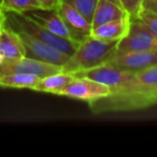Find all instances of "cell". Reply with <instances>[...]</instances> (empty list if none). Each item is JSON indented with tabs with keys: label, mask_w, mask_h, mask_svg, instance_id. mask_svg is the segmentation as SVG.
<instances>
[{
	"label": "cell",
	"mask_w": 157,
	"mask_h": 157,
	"mask_svg": "<svg viewBox=\"0 0 157 157\" xmlns=\"http://www.w3.org/2000/svg\"><path fill=\"white\" fill-rule=\"evenodd\" d=\"M23 14H26L27 16L33 18V21H36L40 25H42L46 29H48L50 31H52L53 33L59 36V37H63L66 38V39H70L78 42H82L86 38L84 36L72 30L66 24L65 21L61 18V16L57 13L56 10H53V11L43 10V9L31 10V11H28Z\"/></svg>",
	"instance_id": "7"
},
{
	"label": "cell",
	"mask_w": 157,
	"mask_h": 157,
	"mask_svg": "<svg viewBox=\"0 0 157 157\" xmlns=\"http://www.w3.org/2000/svg\"><path fill=\"white\" fill-rule=\"evenodd\" d=\"M107 63L124 71L138 73L157 66V50L114 54Z\"/></svg>",
	"instance_id": "8"
},
{
	"label": "cell",
	"mask_w": 157,
	"mask_h": 157,
	"mask_svg": "<svg viewBox=\"0 0 157 157\" xmlns=\"http://www.w3.org/2000/svg\"><path fill=\"white\" fill-rule=\"evenodd\" d=\"M118 41H105L87 36L63 67V71L78 73L107 63L116 52Z\"/></svg>",
	"instance_id": "1"
},
{
	"label": "cell",
	"mask_w": 157,
	"mask_h": 157,
	"mask_svg": "<svg viewBox=\"0 0 157 157\" xmlns=\"http://www.w3.org/2000/svg\"><path fill=\"white\" fill-rule=\"evenodd\" d=\"M118 2L130 17H137L142 9L143 0H118Z\"/></svg>",
	"instance_id": "19"
},
{
	"label": "cell",
	"mask_w": 157,
	"mask_h": 157,
	"mask_svg": "<svg viewBox=\"0 0 157 157\" xmlns=\"http://www.w3.org/2000/svg\"><path fill=\"white\" fill-rule=\"evenodd\" d=\"M111 2H114V3H116V5H118V6H121L120 5V2H118V0H110Z\"/></svg>",
	"instance_id": "24"
},
{
	"label": "cell",
	"mask_w": 157,
	"mask_h": 157,
	"mask_svg": "<svg viewBox=\"0 0 157 157\" xmlns=\"http://www.w3.org/2000/svg\"><path fill=\"white\" fill-rule=\"evenodd\" d=\"M74 78H75V75L71 72H57V73L51 74V75H48L43 78H40L39 82L33 88V90L57 95V93L63 90Z\"/></svg>",
	"instance_id": "13"
},
{
	"label": "cell",
	"mask_w": 157,
	"mask_h": 157,
	"mask_svg": "<svg viewBox=\"0 0 157 157\" xmlns=\"http://www.w3.org/2000/svg\"><path fill=\"white\" fill-rule=\"evenodd\" d=\"M0 8L5 12L26 13L31 10L42 9L37 0H0Z\"/></svg>",
	"instance_id": "16"
},
{
	"label": "cell",
	"mask_w": 157,
	"mask_h": 157,
	"mask_svg": "<svg viewBox=\"0 0 157 157\" xmlns=\"http://www.w3.org/2000/svg\"><path fill=\"white\" fill-rule=\"evenodd\" d=\"M6 21L7 23L15 29L16 31H24L45 43L50 44L51 46L66 53L69 56L74 54L76 48H78L81 42L73 41V40L66 39L53 33L45 27L40 25L33 18L23 13H14V12H5Z\"/></svg>",
	"instance_id": "2"
},
{
	"label": "cell",
	"mask_w": 157,
	"mask_h": 157,
	"mask_svg": "<svg viewBox=\"0 0 157 157\" xmlns=\"http://www.w3.org/2000/svg\"><path fill=\"white\" fill-rule=\"evenodd\" d=\"M110 94L111 90L105 84L87 76H75L63 90L57 93V96L68 97L90 103L109 96Z\"/></svg>",
	"instance_id": "4"
},
{
	"label": "cell",
	"mask_w": 157,
	"mask_h": 157,
	"mask_svg": "<svg viewBox=\"0 0 157 157\" xmlns=\"http://www.w3.org/2000/svg\"><path fill=\"white\" fill-rule=\"evenodd\" d=\"M40 78L33 74L8 73L0 74V87L16 88V90H31L39 82Z\"/></svg>",
	"instance_id": "14"
},
{
	"label": "cell",
	"mask_w": 157,
	"mask_h": 157,
	"mask_svg": "<svg viewBox=\"0 0 157 157\" xmlns=\"http://www.w3.org/2000/svg\"><path fill=\"white\" fill-rule=\"evenodd\" d=\"M82 14L90 23L93 22L98 0H63Z\"/></svg>",
	"instance_id": "17"
},
{
	"label": "cell",
	"mask_w": 157,
	"mask_h": 157,
	"mask_svg": "<svg viewBox=\"0 0 157 157\" xmlns=\"http://www.w3.org/2000/svg\"><path fill=\"white\" fill-rule=\"evenodd\" d=\"M37 1L43 10L53 11V10H57L63 0H37Z\"/></svg>",
	"instance_id": "20"
},
{
	"label": "cell",
	"mask_w": 157,
	"mask_h": 157,
	"mask_svg": "<svg viewBox=\"0 0 157 157\" xmlns=\"http://www.w3.org/2000/svg\"><path fill=\"white\" fill-rule=\"evenodd\" d=\"M127 15L129 14L121 6L111 2L110 0H98L96 11L93 17L92 27L96 28L100 25L115 20H120Z\"/></svg>",
	"instance_id": "12"
},
{
	"label": "cell",
	"mask_w": 157,
	"mask_h": 157,
	"mask_svg": "<svg viewBox=\"0 0 157 157\" xmlns=\"http://www.w3.org/2000/svg\"><path fill=\"white\" fill-rule=\"evenodd\" d=\"M142 90L157 105V66L136 73Z\"/></svg>",
	"instance_id": "15"
},
{
	"label": "cell",
	"mask_w": 157,
	"mask_h": 157,
	"mask_svg": "<svg viewBox=\"0 0 157 157\" xmlns=\"http://www.w3.org/2000/svg\"><path fill=\"white\" fill-rule=\"evenodd\" d=\"M5 24H6V13H5V11L0 8V33H1V30H2Z\"/></svg>",
	"instance_id": "22"
},
{
	"label": "cell",
	"mask_w": 157,
	"mask_h": 157,
	"mask_svg": "<svg viewBox=\"0 0 157 157\" xmlns=\"http://www.w3.org/2000/svg\"><path fill=\"white\" fill-rule=\"evenodd\" d=\"M142 9L148 10V11L157 14V0H143Z\"/></svg>",
	"instance_id": "21"
},
{
	"label": "cell",
	"mask_w": 157,
	"mask_h": 157,
	"mask_svg": "<svg viewBox=\"0 0 157 157\" xmlns=\"http://www.w3.org/2000/svg\"><path fill=\"white\" fill-rule=\"evenodd\" d=\"M0 54L7 59L22 58L26 56L20 33L12 28L7 21L0 33Z\"/></svg>",
	"instance_id": "9"
},
{
	"label": "cell",
	"mask_w": 157,
	"mask_h": 157,
	"mask_svg": "<svg viewBox=\"0 0 157 157\" xmlns=\"http://www.w3.org/2000/svg\"><path fill=\"white\" fill-rule=\"evenodd\" d=\"M3 60H5V57H3L2 55L0 54V66H1V63H3Z\"/></svg>",
	"instance_id": "23"
},
{
	"label": "cell",
	"mask_w": 157,
	"mask_h": 157,
	"mask_svg": "<svg viewBox=\"0 0 157 157\" xmlns=\"http://www.w3.org/2000/svg\"><path fill=\"white\" fill-rule=\"evenodd\" d=\"M157 50V37L139 17H130L128 33L116 46V54Z\"/></svg>",
	"instance_id": "3"
},
{
	"label": "cell",
	"mask_w": 157,
	"mask_h": 157,
	"mask_svg": "<svg viewBox=\"0 0 157 157\" xmlns=\"http://www.w3.org/2000/svg\"><path fill=\"white\" fill-rule=\"evenodd\" d=\"M130 25V15H127L120 20L112 21L92 29L90 35L105 41H120L128 33Z\"/></svg>",
	"instance_id": "10"
},
{
	"label": "cell",
	"mask_w": 157,
	"mask_h": 157,
	"mask_svg": "<svg viewBox=\"0 0 157 157\" xmlns=\"http://www.w3.org/2000/svg\"><path fill=\"white\" fill-rule=\"evenodd\" d=\"M137 17H139L157 37V14L153 13V12L148 11V10L141 9V11L139 12Z\"/></svg>",
	"instance_id": "18"
},
{
	"label": "cell",
	"mask_w": 157,
	"mask_h": 157,
	"mask_svg": "<svg viewBox=\"0 0 157 157\" xmlns=\"http://www.w3.org/2000/svg\"><path fill=\"white\" fill-rule=\"evenodd\" d=\"M23 40L26 57L37 59V60L43 61L51 65L63 67L70 56L61 51L51 46L50 44L24 33V31H17Z\"/></svg>",
	"instance_id": "5"
},
{
	"label": "cell",
	"mask_w": 157,
	"mask_h": 157,
	"mask_svg": "<svg viewBox=\"0 0 157 157\" xmlns=\"http://www.w3.org/2000/svg\"><path fill=\"white\" fill-rule=\"evenodd\" d=\"M63 71V67L51 65L37 59L29 58V57H22L15 59L5 58L3 63L0 66V74L8 73H24L33 74L40 78H43L51 74Z\"/></svg>",
	"instance_id": "6"
},
{
	"label": "cell",
	"mask_w": 157,
	"mask_h": 157,
	"mask_svg": "<svg viewBox=\"0 0 157 157\" xmlns=\"http://www.w3.org/2000/svg\"><path fill=\"white\" fill-rule=\"evenodd\" d=\"M56 11L73 31L84 37H87L92 33V23L88 22L80 12H78L65 1H61Z\"/></svg>",
	"instance_id": "11"
}]
</instances>
